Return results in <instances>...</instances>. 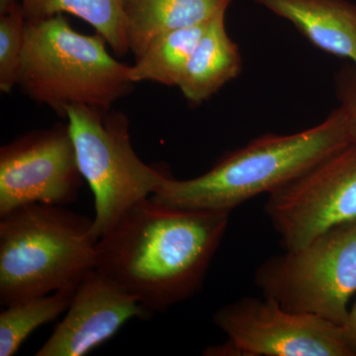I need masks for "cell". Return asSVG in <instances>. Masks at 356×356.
Listing matches in <instances>:
<instances>
[{"label":"cell","instance_id":"9c48e42d","mask_svg":"<svg viewBox=\"0 0 356 356\" xmlns=\"http://www.w3.org/2000/svg\"><path fill=\"white\" fill-rule=\"evenodd\" d=\"M83 179L67 125L21 136L0 149V216L30 204L74 202Z\"/></svg>","mask_w":356,"mask_h":356},{"label":"cell","instance_id":"2e32d148","mask_svg":"<svg viewBox=\"0 0 356 356\" xmlns=\"http://www.w3.org/2000/svg\"><path fill=\"white\" fill-rule=\"evenodd\" d=\"M76 288L28 297L4 307L0 313V356L15 355L33 332L65 313Z\"/></svg>","mask_w":356,"mask_h":356},{"label":"cell","instance_id":"9a60e30c","mask_svg":"<svg viewBox=\"0 0 356 356\" xmlns=\"http://www.w3.org/2000/svg\"><path fill=\"white\" fill-rule=\"evenodd\" d=\"M208 22L175 30L154 41L131 65V81L177 86Z\"/></svg>","mask_w":356,"mask_h":356},{"label":"cell","instance_id":"7c38bea8","mask_svg":"<svg viewBox=\"0 0 356 356\" xmlns=\"http://www.w3.org/2000/svg\"><path fill=\"white\" fill-rule=\"evenodd\" d=\"M232 0H122L129 51L140 57L159 37L203 24L226 13Z\"/></svg>","mask_w":356,"mask_h":356},{"label":"cell","instance_id":"e0dca14e","mask_svg":"<svg viewBox=\"0 0 356 356\" xmlns=\"http://www.w3.org/2000/svg\"><path fill=\"white\" fill-rule=\"evenodd\" d=\"M26 20L21 3L0 16V89L10 92L19 81Z\"/></svg>","mask_w":356,"mask_h":356},{"label":"cell","instance_id":"3957f363","mask_svg":"<svg viewBox=\"0 0 356 356\" xmlns=\"http://www.w3.org/2000/svg\"><path fill=\"white\" fill-rule=\"evenodd\" d=\"M93 219L30 204L0 216V304L76 288L95 270Z\"/></svg>","mask_w":356,"mask_h":356},{"label":"cell","instance_id":"d6986e66","mask_svg":"<svg viewBox=\"0 0 356 356\" xmlns=\"http://www.w3.org/2000/svg\"><path fill=\"white\" fill-rule=\"evenodd\" d=\"M341 329L351 355L356 356V301L350 307L346 321L341 325Z\"/></svg>","mask_w":356,"mask_h":356},{"label":"cell","instance_id":"52a82bcc","mask_svg":"<svg viewBox=\"0 0 356 356\" xmlns=\"http://www.w3.org/2000/svg\"><path fill=\"white\" fill-rule=\"evenodd\" d=\"M284 250L356 220V146L334 152L280 188L264 205Z\"/></svg>","mask_w":356,"mask_h":356},{"label":"cell","instance_id":"8992f818","mask_svg":"<svg viewBox=\"0 0 356 356\" xmlns=\"http://www.w3.org/2000/svg\"><path fill=\"white\" fill-rule=\"evenodd\" d=\"M254 282L288 311L343 325L356 293V220L266 259Z\"/></svg>","mask_w":356,"mask_h":356},{"label":"cell","instance_id":"30bf717a","mask_svg":"<svg viewBox=\"0 0 356 356\" xmlns=\"http://www.w3.org/2000/svg\"><path fill=\"white\" fill-rule=\"evenodd\" d=\"M149 315L135 297L95 269L79 283L64 318L35 355H88L129 321Z\"/></svg>","mask_w":356,"mask_h":356},{"label":"cell","instance_id":"5b68a950","mask_svg":"<svg viewBox=\"0 0 356 356\" xmlns=\"http://www.w3.org/2000/svg\"><path fill=\"white\" fill-rule=\"evenodd\" d=\"M65 118L79 170L95 195L93 234L99 240L129 208L156 193L168 175L134 151L125 115L77 105Z\"/></svg>","mask_w":356,"mask_h":356},{"label":"cell","instance_id":"7a4b0ae2","mask_svg":"<svg viewBox=\"0 0 356 356\" xmlns=\"http://www.w3.org/2000/svg\"><path fill=\"white\" fill-rule=\"evenodd\" d=\"M348 145L343 114L337 108L301 132L257 138L222 156L200 177L178 180L168 175L149 198L170 207L231 213Z\"/></svg>","mask_w":356,"mask_h":356},{"label":"cell","instance_id":"ffe728a7","mask_svg":"<svg viewBox=\"0 0 356 356\" xmlns=\"http://www.w3.org/2000/svg\"><path fill=\"white\" fill-rule=\"evenodd\" d=\"M17 0H0V14L3 15L17 6Z\"/></svg>","mask_w":356,"mask_h":356},{"label":"cell","instance_id":"ba28073f","mask_svg":"<svg viewBox=\"0 0 356 356\" xmlns=\"http://www.w3.org/2000/svg\"><path fill=\"white\" fill-rule=\"evenodd\" d=\"M236 356H353L341 325L288 311L269 297H243L213 317Z\"/></svg>","mask_w":356,"mask_h":356},{"label":"cell","instance_id":"277c9868","mask_svg":"<svg viewBox=\"0 0 356 356\" xmlns=\"http://www.w3.org/2000/svg\"><path fill=\"white\" fill-rule=\"evenodd\" d=\"M106 43L98 33L88 36L76 32L63 14L26 21L18 86L62 117L77 105L109 111L134 83L130 65L115 60Z\"/></svg>","mask_w":356,"mask_h":356},{"label":"cell","instance_id":"6da1fadb","mask_svg":"<svg viewBox=\"0 0 356 356\" xmlns=\"http://www.w3.org/2000/svg\"><path fill=\"white\" fill-rule=\"evenodd\" d=\"M229 212L170 207L144 199L98 240L95 270L163 313L202 289Z\"/></svg>","mask_w":356,"mask_h":356},{"label":"cell","instance_id":"ac0fdd59","mask_svg":"<svg viewBox=\"0 0 356 356\" xmlns=\"http://www.w3.org/2000/svg\"><path fill=\"white\" fill-rule=\"evenodd\" d=\"M339 108L343 112L348 143L356 146V69L348 67L339 72L337 79Z\"/></svg>","mask_w":356,"mask_h":356},{"label":"cell","instance_id":"4fadbf2b","mask_svg":"<svg viewBox=\"0 0 356 356\" xmlns=\"http://www.w3.org/2000/svg\"><path fill=\"white\" fill-rule=\"evenodd\" d=\"M225 17L222 13L208 22L178 83L193 104L209 99L242 70L240 50L229 38Z\"/></svg>","mask_w":356,"mask_h":356},{"label":"cell","instance_id":"8fae6325","mask_svg":"<svg viewBox=\"0 0 356 356\" xmlns=\"http://www.w3.org/2000/svg\"><path fill=\"white\" fill-rule=\"evenodd\" d=\"M291 22L314 46L356 69V4L348 0H254Z\"/></svg>","mask_w":356,"mask_h":356},{"label":"cell","instance_id":"5bb4252c","mask_svg":"<svg viewBox=\"0 0 356 356\" xmlns=\"http://www.w3.org/2000/svg\"><path fill=\"white\" fill-rule=\"evenodd\" d=\"M27 22L67 13L92 26L118 55L129 51L122 0H21Z\"/></svg>","mask_w":356,"mask_h":356}]
</instances>
